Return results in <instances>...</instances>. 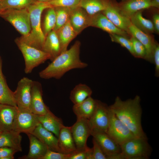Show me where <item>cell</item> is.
Here are the masks:
<instances>
[{
	"label": "cell",
	"instance_id": "9c48e42d",
	"mask_svg": "<svg viewBox=\"0 0 159 159\" xmlns=\"http://www.w3.org/2000/svg\"><path fill=\"white\" fill-rule=\"evenodd\" d=\"M38 115L33 113L29 108L17 107L13 130L26 134L31 133L39 122Z\"/></svg>",
	"mask_w": 159,
	"mask_h": 159
},
{
	"label": "cell",
	"instance_id": "52a82bcc",
	"mask_svg": "<svg viewBox=\"0 0 159 159\" xmlns=\"http://www.w3.org/2000/svg\"><path fill=\"white\" fill-rule=\"evenodd\" d=\"M91 135L99 145L107 159H123L120 145L106 132L92 128Z\"/></svg>",
	"mask_w": 159,
	"mask_h": 159
},
{
	"label": "cell",
	"instance_id": "603a6c76",
	"mask_svg": "<svg viewBox=\"0 0 159 159\" xmlns=\"http://www.w3.org/2000/svg\"><path fill=\"white\" fill-rule=\"evenodd\" d=\"M97 100L89 97L82 102L74 105L72 110L77 118L89 119L93 114L96 107Z\"/></svg>",
	"mask_w": 159,
	"mask_h": 159
},
{
	"label": "cell",
	"instance_id": "1f68e13d",
	"mask_svg": "<svg viewBox=\"0 0 159 159\" xmlns=\"http://www.w3.org/2000/svg\"><path fill=\"white\" fill-rule=\"evenodd\" d=\"M37 0H0V6L3 10L8 9L27 8Z\"/></svg>",
	"mask_w": 159,
	"mask_h": 159
},
{
	"label": "cell",
	"instance_id": "e575fe53",
	"mask_svg": "<svg viewBox=\"0 0 159 159\" xmlns=\"http://www.w3.org/2000/svg\"><path fill=\"white\" fill-rule=\"evenodd\" d=\"M109 35L112 42L120 44L122 47L127 49L134 56L132 43L130 38L115 34H110Z\"/></svg>",
	"mask_w": 159,
	"mask_h": 159
},
{
	"label": "cell",
	"instance_id": "2e32d148",
	"mask_svg": "<svg viewBox=\"0 0 159 159\" xmlns=\"http://www.w3.org/2000/svg\"><path fill=\"white\" fill-rule=\"evenodd\" d=\"M29 109L33 113L38 115L45 114L50 110L44 102L42 85L38 81H33V82Z\"/></svg>",
	"mask_w": 159,
	"mask_h": 159
},
{
	"label": "cell",
	"instance_id": "44dd1931",
	"mask_svg": "<svg viewBox=\"0 0 159 159\" xmlns=\"http://www.w3.org/2000/svg\"><path fill=\"white\" fill-rule=\"evenodd\" d=\"M57 138L58 147L61 153L69 154L77 149L70 127L64 126L62 127Z\"/></svg>",
	"mask_w": 159,
	"mask_h": 159
},
{
	"label": "cell",
	"instance_id": "c3c4849f",
	"mask_svg": "<svg viewBox=\"0 0 159 159\" xmlns=\"http://www.w3.org/2000/svg\"><path fill=\"white\" fill-rule=\"evenodd\" d=\"M3 131L0 129V135L2 133Z\"/></svg>",
	"mask_w": 159,
	"mask_h": 159
},
{
	"label": "cell",
	"instance_id": "e0dca14e",
	"mask_svg": "<svg viewBox=\"0 0 159 159\" xmlns=\"http://www.w3.org/2000/svg\"><path fill=\"white\" fill-rule=\"evenodd\" d=\"M90 15L79 6L71 9L69 22L77 35L90 26Z\"/></svg>",
	"mask_w": 159,
	"mask_h": 159
},
{
	"label": "cell",
	"instance_id": "74e56055",
	"mask_svg": "<svg viewBox=\"0 0 159 159\" xmlns=\"http://www.w3.org/2000/svg\"><path fill=\"white\" fill-rule=\"evenodd\" d=\"M80 0H53L48 2L53 7L62 6L72 9L78 6Z\"/></svg>",
	"mask_w": 159,
	"mask_h": 159
},
{
	"label": "cell",
	"instance_id": "60d3db41",
	"mask_svg": "<svg viewBox=\"0 0 159 159\" xmlns=\"http://www.w3.org/2000/svg\"><path fill=\"white\" fill-rule=\"evenodd\" d=\"M153 63L155 64V75L159 77V44L157 42L153 54Z\"/></svg>",
	"mask_w": 159,
	"mask_h": 159
},
{
	"label": "cell",
	"instance_id": "484cf974",
	"mask_svg": "<svg viewBox=\"0 0 159 159\" xmlns=\"http://www.w3.org/2000/svg\"><path fill=\"white\" fill-rule=\"evenodd\" d=\"M20 133L14 130L3 132L0 135V147H7L22 151Z\"/></svg>",
	"mask_w": 159,
	"mask_h": 159
},
{
	"label": "cell",
	"instance_id": "ba28073f",
	"mask_svg": "<svg viewBox=\"0 0 159 159\" xmlns=\"http://www.w3.org/2000/svg\"><path fill=\"white\" fill-rule=\"evenodd\" d=\"M109 110V123L107 132L108 135L120 145L135 137L129 128Z\"/></svg>",
	"mask_w": 159,
	"mask_h": 159
},
{
	"label": "cell",
	"instance_id": "5b68a950",
	"mask_svg": "<svg viewBox=\"0 0 159 159\" xmlns=\"http://www.w3.org/2000/svg\"><path fill=\"white\" fill-rule=\"evenodd\" d=\"M15 42L21 51L25 62L24 72L30 73L36 67L48 59L50 55L42 50L29 46L21 41L18 38Z\"/></svg>",
	"mask_w": 159,
	"mask_h": 159
},
{
	"label": "cell",
	"instance_id": "8992f818",
	"mask_svg": "<svg viewBox=\"0 0 159 159\" xmlns=\"http://www.w3.org/2000/svg\"><path fill=\"white\" fill-rule=\"evenodd\" d=\"M0 16L9 22L22 35H27L31 30L29 14L27 8L3 10Z\"/></svg>",
	"mask_w": 159,
	"mask_h": 159
},
{
	"label": "cell",
	"instance_id": "ac0fdd59",
	"mask_svg": "<svg viewBox=\"0 0 159 159\" xmlns=\"http://www.w3.org/2000/svg\"><path fill=\"white\" fill-rule=\"evenodd\" d=\"M151 0H121L118 2L121 12L130 19L136 12L150 7Z\"/></svg>",
	"mask_w": 159,
	"mask_h": 159
},
{
	"label": "cell",
	"instance_id": "d6a6232c",
	"mask_svg": "<svg viewBox=\"0 0 159 159\" xmlns=\"http://www.w3.org/2000/svg\"><path fill=\"white\" fill-rule=\"evenodd\" d=\"M56 16V23L53 30L56 31L69 21L71 9L67 7L58 6L54 7Z\"/></svg>",
	"mask_w": 159,
	"mask_h": 159
},
{
	"label": "cell",
	"instance_id": "ffe728a7",
	"mask_svg": "<svg viewBox=\"0 0 159 159\" xmlns=\"http://www.w3.org/2000/svg\"><path fill=\"white\" fill-rule=\"evenodd\" d=\"M17 107L0 104V129L3 131L13 130Z\"/></svg>",
	"mask_w": 159,
	"mask_h": 159
},
{
	"label": "cell",
	"instance_id": "ab89813d",
	"mask_svg": "<svg viewBox=\"0 0 159 159\" xmlns=\"http://www.w3.org/2000/svg\"><path fill=\"white\" fill-rule=\"evenodd\" d=\"M93 159H107L106 155L94 138H93Z\"/></svg>",
	"mask_w": 159,
	"mask_h": 159
},
{
	"label": "cell",
	"instance_id": "7bdbcfd3",
	"mask_svg": "<svg viewBox=\"0 0 159 159\" xmlns=\"http://www.w3.org/2000/svg\"><path fill=\"white\" fill-rule=\"evenodd\" d=\"M154 27L155 32L159 34V13L158 10L153 15L152 21Z\"/></svg>",
	"mask_w": 159,
	"mask_h": 159
},
{
	"label": "cell",
	"instance_id": "4dcf8cb0",
	"mask_svg": "<svg viewBox=\"0 0 159 159\" xmlns=\"http://www.w3.org/2000/svg\"><path fill=\"white\" fill-rule=\"evenodd\" d=\"M0 104L17 107L14 92L9 88L4 77L0 78Z\"/></svg>",
	"mask_w": 159,
	"mask_h": 159
},
{
	"label": "cell",
	"instance_id": "8fae6325",
	"mask_svg": "<svg viewBox=\"0 0 159 159\" xmlns=\"http://www.w3.org/2000/svg\"><path fill=\"white\" fill-rule=\"evenodd\" d=\"M102 12L117 27L130 34L128 29L131 23L130 19L121 12L118 2L116 0H111L106 8Z\"/></svg>",
	"mask_w": 159,
	"mask_h": 159
},
{
	"label": "cell",
	"instance_id": "30bf717a",
	"mask_svg": "<svg viewBox=\"0 0 159 159\" xmlns=\"http://www.w3.org/2000/svg\"><path fill=\"white\" fill-rule=\"evenodd\" d=\"M70 127L77 149H82L87 147V140L89 137L91 135L92 130L89 120L77 118L76 122Z\"/></svg>",
	"mask_w": 159,
	"mask_h": 159
},
{
	"label": "cell",
	"instance_id": "f1b7e54d",
	"mask_svg": "<svg viewBox=\"0 0 159 159\" xmlns=\"http://www.w3.org/2000/svg\"><path fill=\"white\" fill-rule=\"evenodd\" d=\"M111 0H80L79 6L84 9L90 15L104 10Z\"/></svg>",
	"mask_w": 159,
	"mask_h": 159
},
{
	"label": "cell",
	"instance_id": "83f0119b",
	"mask_svg": "<svg viewBox=\"0 0 159 159\" xmlns=\"http://www.w3.org/2000/svg\"><path fill=\"white\" fill-rule=\"evenodd\" d=\"M143 10L138 11L130 18L131 23L137 28L148 34L155 32L153 24L151 20L144 18L142 14Z\"/></svg>",
	"mask_w": 159,
	"mask_h": 159
},
{
	"label": "cell",
	"instance_id": "4fadbf2b",
	"mask_svg": "<svg viewBox=\"0 0 159 159\" xmlns=\"http://www.w3.org/2000/svg\"><path fill=\"white\" fill-rule=\"evenodd\" d=\"M33 82L27 77H23L18 82L16 89L14 92L17 108L29 109Z\"/></svg>",
	"mask_w": 159,
	"mask_h": 159
},
{
	"label": "cell",
	"instance_id": "7dc6e473",
	"mask_svg": "<svg viewBox=\"0 0 159 159\" xmlns=\"http://www.w3.org/2000/svg\"><path fill=\"white\" fill-rule=\"evenodd\" d=\"M3 10H2V9H1V7L0 6V14L1 12L3 11Z\"/></svg>",
	"mask_w": 159,
	"mask_h": 159
},
{
	"label": "cell",
	"instance_id": "d6986e66",
	"mask_svg": "<svg viewBox=\"0 0 159 159\" xmlns=\"http://www.w3.org/2000/svg\"><path fill=\"white\" fill-rule=\"evenodd\" d=\"M31 134L45 145L48 149L60 152L58 145V138L45 129L40 123Z\"/></svg>",
	"mask_w": 159,
	"mask_h": 159
},
{
	"label": "cell",
	"instance_id": "9a60e30c",
	"mask_svg": "<svg viewBox=\"0 0 159 159\" xmlns=\"http://www.w3.org/2000/svg\"><path fill=\"white\" fill-rule=\"evenodd\" d=\"M90 26L100 28L109 34H117L128 38H130L131 36L126 32L115 26L102 12L90 15Z\"/></svg>",
	"mask_w": 159,
	"mask_h": 159
},
{
	"label": "cell",
	"instance_id": "5bb4252c",
	"mask_svg": "<svg viewBox=\"0 0 159 159\" xmlns=\"http://www.w3.org/2000/svg\"><path fill=\"white\" fill-rule=\"evenodd\" d=\"M130 34L140 42L145 47L146 52L145 59L153 63V54L157 42L152 34L145 33L134 26L131 22L128 27Z\"/></svg>",
	"mask_w": 159,
	"mask_h": 159
},
{
	"label": "cell",
	"instance_id": "3957f363",
	"mask_svg": "<svg viewBox=\"0 0 159 159\" xmlns=\"http://www.w3.org/2000/svg\"><path fill=\"white\" fill-rule=\"evenodd\" d=\"M51 7L48 3L37 1L27 8L29 14L31 30L27 35L19 38L21 41L42 50L46 37L41 28V15L44 10Z\"/></svg>",
	"mask_w": 159,
	"mask_h": 159
},
{
	"label": "cell",
	"instance_id": "6da1fadb",
	"mask_svg": "<svg viewBox=\"0 0 159 159\" xmlns=\"http://www.w3.org/2000/svg\"><path fill=\"white\" fill-rule=\"evenodd\" d=\"M140 97L122 100L119 96L109 106L110 110L122 121L136 137L147 138L141 124L142 110Z\"/></svg>",
	"mask_w": 159,
	"mask_h": 159
},
{
	"label": "cell",
	"instance_id": "b9f144b4",
	"mask_svg": "<svg viewBox=\"0 0 159 159\" xmlns=\"http://www.w3.org/2000/svg\"><path fill=\"white\" fill-rule=\"evenodd\" d=\"M17 152L16 150L10 148L0 147V159H4L8 156H14Z\"/></svg>",
	"mask_w": 159,
	"mask_h": 159
},
{
	"label": "cell",
	"instance_id": "4316f807",
	"mask_svg": "<svg viewBox=\"0 0 159 159\" xmlns=\"http://www.w3.org/2000/svg\"><path fill=\"white\" fill-rule=\"evenodd\" d=\"M55 32L60 44L61 53L67 49L69 43L77 35L69 21Z\"/></svg>",
	"mask_w": 159,
	"mask_h": 159
},
{
	"label": "cell",
	"instance_id": "f35d334b",
	"mask_svg": "<svg viewBox=\"0 0 159 159\" xmlns=\"http://www.w3.org/2000/svg\"><path fill=\"white\" fill-rule=\"evenodd\" d=\"M70 154H66L48 149L45 154L41 159H69Z\"/></svg>",
	"mask_w": 159,
	"mask_h": 159
},
{
	"label": "cell",
	"instance_id": "7a4b0ae2",
	"mask_svg": "<svg viewBox=\"0 0 159 159\" xmlns=\"http://www.w3.org/2000/svg\"><path fill=\"white\" fill-rule=\"evenodd\" d=\"M80 42L76 41L69 49L62 52L39 72L40 77L45 79H59L72 69L86 67L87 63L80 59Z\"/></svg>",
	"mask_w": 159,
	"mask_h": 159
},
{
	"label": "cell",
	"instance_id": "836d02e7",
	"mask_svg": "<svg viewBox=\"0 0 159 159\" xmlns=\"http://www.w3.org/2000/svg\"><path fill=\"white\" fill-rule=\"evenodd\" d=\"M56 23V16L54 8H48L44 17L43 30L45 37L50 31L53 30Z\"/></svg>",
	"mask_w": 159,
	"mask_h": 159
},
{
	"label": "cell",
	"instance_id": "f546056e",
	"mask_svg": "<svg viewBox=\"0 0 159 159\" xmlns=\"http://www.w3.org/2000/svg\"><path fill=\"white\" fill-rule=\"evenodd\" d=\"M92 92V89L87 85L80 83L71 91L69 98L74 105L77 104L91 97Z\"/></svg>",
	"mask_w": 159,
	"mask_h": 159
},
{
	"label": "cell",
	"instance_id": "cb8c5ba5",
	"mask_svg": "<svg viewBox=\"0 0 159 159\" xmlns=\"http://www.w3.org/2000/svg\"><path fill=\"white\" fill-rule=\"evenodd\" d=\"M42 50L50 55L51 61L61 53L60 44L54 30L50 31L46 37Z\"/></svg>",
	"mask_w": 159,
	"mask_h": 159
},
{
	"label": "cell",
	"instance_id": "d590c367",
	"mask_svg": "<svg viewBox=\"0 0 159 159\" xmlns=\"http://www.w3.org/2000/svg\"><path fill=\"white\" fill-rule=\"evenodd\" d=\"M130 39L131 42L134 52V57L139 58L145 59L146 52L143 44L135 37L131 36Z\"/></svg>",
	"mask_w": 159,
	"mask_h": 159
},
{
	"label": "cell",
	"instance_id": "f6af8a7d",
	"mask_svg": "<svg viewBox=\"0 0 159 159\" xmlns=\"http://www.w3.org/2000/svg\"><path fill=\"white\" fill-rule=\"evenodd\" d=\"M2 61L0 57V78L4 77L2 72Z\"/></svg>",
	"mask_w": 159,
	"mask_h": 159
},
{
	"label": "cell",
	"instance_id": "8d00e7d4",
	"mask_svg": "<svg viewBox=\"0 0 159 159\" xmlns=\"http://www.w3.org/2000/svg\"><path fill=\"white\" fill-rule=\"evenodd\" d=\"M69 159H93L92 148L87 146L85 148L77 149L70 154Z\"/></svg>",
	"mask_w": 159,
	"mask_h": 159
},
{
	"label": "cell",
	"instance_id": "7402d4cb",
	"mask_svg": "<svg viewBox=\"0 0 159 159\" xmlns=\"http://www.w3.org/2000/svg\"><path fill=\"white\" fill-rule=\"evenodd\" d=\"M39 122L46 129L58 138L61 129L64 125L62 120L55 115L50 110L45 114L38 115Z\"/></svg>",
	"mask_w": 159,
	"mask_h": 159
},
{
	"label": "cell",
	"instance_id": "bcb514c9",
	"mask_svg": "<svg viewBox=\"0 0 159 159\" xmlns=\"http://www.w3.org/2000/svg\"><path fill=\"white\" fill-rule=\"evenodd\" d=\"M53 0H37L38 1L46 3L49 2Z\"/></svg>",
	"mask_w": 159,
	"mask_h": 159
},
{
	"label": "cell",
	"instance_id": "d4e9b609",
	"mask_svg": "<svg viewBox=\"0 0 159 159\" xmlns=\"http://www.w3.org/2000/svg\"><path fill=\"white\" fill-rule=\"evenodd\" d=\"M27 135L29 140V151L27 155L22 158L41 159L46 153L48 149L47 147L32 134Z\"/></svg>",
	"mask_w": 159,
	"mask_h": 159
},
{
	"label": "cell",
	"instance_id": "277c9868",
	"mask_svg": "<svg viewBox=\"0 0 159 159\" xmlns=\"http://www.w3.org/2000/svg\"><path fill=\"white\" fill-rule=\"evenodd\" d=\"M147 138L135 137L120 145L123 159H148L152 152Z\"/></svg>",
	"mask_w": 159,
	"mask_h": 159
},
{
	"label": "cell",
	"instance_id": "ee69618b",
	"mask_svg": "<svg viewBox=\"0 0 159 159\" xmlns=\"http://www.w3.org/2000/svg\"><path fill=\"white\" fill-rule=\"evenodd\" d=\"M150 7L159 9V0H151L150 2Z\"/></svg>",
	"mask_w": 159,
	"mask_h": 159
},
{
	"label": "cell",
	"instance_id": "7c38bea8",
	"mask_svg": "<svg viewBox=\"0 0 159 159\" xmlns=\"http://www.w3.org/2000/svg\"><path fill=\"white\" fill-rule=\"evenodd\" d=\"M89 120L92 129H96L107 132L110 120L109 106L97 100L95 109Z\"/></svg>",
	"mask_w": 159,
	"mask_h": 159
}]
</instances>
